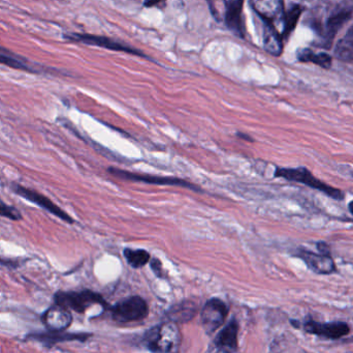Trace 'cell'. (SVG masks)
<instances>
[{
	"mask_svg": "<svg viewBox=\"0 0 353 353\" xmlns=\"http://www.w3.org/2000/svg\"><path fill=\"white\" fill-rule=\"evenodd\" d=\"M182 336L173 321L151 327L144 336V344L152 352H176L180 348Z\"/></svg>",
	"mask_w": 353,
	"mask_h": 353,
	"instance_id": "6da1fadb",
	"label": "cell"
},
{
	"mask_svg": "<svg viewBox=\"0 0 353 353\" xmlns=\"http://www.w3.org/2000/svg\"><path fill=\"white\" fill-rule=\"evenodd\" d=\"M276 178H284L288 182H298L305 184L309 188L314 189L323 193L325 196L334 200L342 201L345 198V193L340 189L334 188L333 186L325 184L323 180H319L313 175L312 172L306 167L283 168L277 167L275 171Z\"/></svg>",
	"mask_w": 353,
	"mask_h": 353,
	"instance_id": "7a4b0ae2",
	"label": "cell"
},
{
	"mask_svg": "<svg viewBox=\"0 0 353 353\" xmlns=\"http://www.w3.org/2000/svg\"><path fill=\"white\" fill-rule=\"evenodd\" d=\"M55 303L56 305L70 309L77 313H85L95 305L101 307L107 306V303L101 294H95L90 290H83L80 292H57L55 294Z\"/></svg>",
	"mask_w": 353,
	"mask_h": 353,
	"instance_id": "3957f363",
	"label": "cell"
},
{
	"mask_svg": "<svg viewBox=\"0 0 353 353\" xmlns=\"http://www.w3.org/2000/svg\"><path fill=\"white\" fill-rule=\"evenodd\" d=\"M112 317L119 323L143 321L149 314L148 305L141 296H130L111 308Z\"/></svg>",
	"mask_w": 353,
	"mask_h": 353,
	"instance_id": "277c9868",
	"label": "cell"
},
{
	"mask_svg": "<svg viewBox=\"0 0 353 353\" xmlns=\"http://www.w3.org/2000/svg\"><path fill=\"white\" fill-rule=\"evenodd\" d=\"M300 329L309 335L317 336L325 340H340L350 334V327L344 321H332V323H319L314 319L301 323Z\"/></svg>",
	"mask_w": 353,
	"mask_h": 353,
	"instance_id": "5b68a950",
	"label": "cell"
},
{
	"mask_svg": "<svg viewBox=\"0 0 353 353\" xmlns=\"http://www.w3.org/2000/svg\"><path fill=\"white\" fill-rule=\"evenodd\" d=\"M65 39L70 41L76 43L86 44V45L97 46V47L103 48V49L112 50V51L124 52V53L132 54V55L140 56V57H146L145 53L141 50L136 49L132 46L125 45L120 43L115 39H110L107 37H99L93 35H82V33H70L65 35Z\"/></svg>",
	"mask_w": 353,
	"mask_h": 353,
	"instance_id": "8992f818",
	"label": "cell"
},
{
	"mask_svg": "<svg viewBox=\"0 0 353 353\" xmlns=\"http://www.w3.org/2000/svg\"><path fill=\"white\" fill-rule=\"evenodd\" d=\"M228 307L219 298H211L201 309V325L207 334H213L225 323Z\"/></svg>",
	"mask_w": 353,
	"mask_h": 353,
	"instance_id": "52a82bcc",
	"label": "cell"
},
{
	"mask_svg": "<svg viewBox=\"0 0 353 353\" xmlns=\"http://www.w3.org/2000/svg\"><path fill=\"white\" fill-rule=\"evenodd\" d=\"M294 256L304 261L307 267L317 275L329 276L338 271L331 254L314 253L308 249L299 248L294 252Z\"/></svg>",
	"mask_w": 353,
	"mask_h": 353,
	"instance_id": "ba28073f",
	"label": "cell"
},
{
	"mask_svg": "<svg viewBox=\"0 0 353 353\" xmlns=\"http://www.w3.org/2000/svg\"><path fill=\"white\" fill-rule=\"evenodd\" d=\"M109 172L116 178L122 180H134V182H145V184H159V186H178L183 188L191 189V190L201 191L194 184L176 178H165V176L149 175V174L132 173V172L124 171L117 168H109Z\"/></svg>",
	"mask_w": 353,
	"mask_h": 353,
	"instance_id": "9c48e42d",
	"label": "cell"
},
{
	"mask_svg": "<svg viewBox=\"0 0 353 353\" xmlns=\"http://www.w3.org/2000/svg\"><path fill=\"white\" fill-rule=\"evenodd\" d=\"M243 6L244 0H223V19L226 27L241 39L246 35Z\"/></svg>",
	"mask_w": 353,
	"mask_h": 353,
	"instance_id": "30bf717a",
	"label": "cell"
},
{
	"mask_svg": "<svg viewBox=\"0 0 353 353\" xmlns=\"http://www.w3.org/2000/svg\"><path fill=\"white\" fill-rule=\"evenodd\" d=\"M12 190H14V193H17L19 196L30 201V202L35 203V204L41 207V209L49 211L52 215L59 218L62 221L68 222V223L70 224L74 223V220H72V217H70L65 211H62L55 203L52 202L49 198L43 196V195L39 194V193L35 192V191L29 190V189L25 188V187L19 186V184H14Z\"/></svg>",
	"mask_w": 353,
	"mask_h": 353,
	"instance_id": "8fae6325",
	"label": "cell"
},
{
	"mask_svg": "<svg viewBox=\"0 0 353 353\" xmlns=\"http://www.w3.org/2000/svg\"><path fill=\"white\" fill-rule=\"evenodd\" d=\"M250 4L263 23L275 26L277 23H283L285 12L283 0H250Z\"/></svg>",
	"mask_w": 353,
	"mask_h": 353,
	"instance_id": "7c38bea8",
	"label": "cell"
},
{
	"mask_svg": "<svg viewBox=\"0 0 353 353\" xmlns=\"http://www.w3.org/2000/svg\"><path fill=\"white\" fill-rule=\"evenodd\" d=\"M239 325L232 319L212 342L210 350L218 352H234L238 350Z\"/></svg>",
	"mask_w": 353,
	"mask_h": 353,
	"instance_id": "4fadbf2b",
	"label": "cell"
},
{
	"mask_svg": "<svg viewBox=\"0 0 353 353\" xmlns=\"http://www.w3.org/2000/svg\"><path fill=\"white\" fill-rule=\"evenodd\" d=\"M353 16V1L344 2L340 4L327 19L325 24V37L331 41L336 33L343 27L346 22Z\"/></svg>",
	"mask_w": 353,
	"mask_h": 353,
	"instance_id": "5bb4252c",
	"label": "cell"
},
{
	"mask_svg": "<svg viewBox=\"0 0 353 353\" xmlns=\"http://www.w3.org/2000/svg\"><path fill=\"white\" fill-rule=\"evenodd\" d=\"M41 319L45 327L51 332L65 331L72 323V316L68 309L59 305L46 311Z\"/></svg>",
	"mask_w": 353,
	"mask_h": 353,
	"instance_id": "9a60e30c",
	"label": "cell"
},
{
	"mask_svg": "<svg viewBox=\"0 0 353 353\" xmlns=\"http://www.w3.org/2000/svg\"><path fill=\"white\" fill-rule=\"evenodd\" d=\"M283 37L277 26L263 23V48L273 56H280L283 51Z\"/></svg>",
	"mask_w": 353,
	"mask_h": 353,
	"instance_id": "2e32d148",
	"label": "cell"
},
{
	"mask_svg": "<svg viewBox=\"0 0 353 353\" xmlns=\"http://www.w3.org/2000/svg\"><path fill=\"white\" fill-rule=\"evenodd\" d=\"M89 335L86 334H68L63 332H51L49 334H37L31 335L30 338L37 341L41 342L47 346H53L60 342L84 341Z\"/></svg>",
	"mask_w": 353,
	"mask_h": 353,
	"instance_id": "e0dca14e",
	"label": "cell"
},
{
	"mask_svg": "<svg viewBox=\"0 0 353 353\" xmlns=\"http://www.w3.org/2000/svg\"><path fill=\"white\" fill-rule=\"evenodd\" d=\"M197 308L193 303L184 302L172 307L167 312L170 321L176 323H184L190 321L196 315Z\"/></svg>",
	"mask_w": 353,
	"mask_h": 353,
	"instance_id": "ac0fdd59",
	"label": "cell"
},
{
	"mask_svg": "<svg viewBox=\"0 0 353 353\" xmlns=\"http://www.w3.org/2000/svg\"><path fill=\"white\" fill-rule=\"evenodd\" d=\"M298 59L302 62H312L323 68H331L332 66L331 56L325 53H316L307 48L299 50Z\"/></svg>",
	"mask_w": 353,
	"mask_h": 353,
	"instance_id": "d6986e66",
	"label": "cell"
},
{
	"mask_svg": "<svg viewBox=\"0 0 353 353\" xmlns=\"http://www.w3.org/2000/svg\"><path fill=\"white\" fill-rule=\"evenodd\" d=\"M336 56L343 61L353 62V27L338 43Z\"/></svg>",
	"mask_w": 353,
	"mask_h": 353,
	"instance_id": "ffe728a7",
	"label": "cell"
},
{
	"mask_svg": "<svg viewBox=\"0 0 353 353\" xmlns=\"http://www.w3.org/2000/svg\"><path fill=\"white\" fill-rule=\"evenodd\" d=\"M302 12L303 10L301 6L294 4L288 12H284L283 23H282L283 24V31H282L283 39H286L292 33V31L296 28V23H298Z\"/></svg>",
	"mask_w": 353,
	"mask_h": 353,
	"instance_id": "44dd1931",
	"label": "cell"
},
{
	"mask_svg": "<svg viewBox=\"0 0 353 353\" xmlns=\"http://www.w3.org/2000/svg\"><path fill=\"white\" fill-rule=\"evenodd\" d=\"M123 253L128 265L134 269H140V267L146 265L150 260V254L147 251L142 250V249H138V250L125 249Z\"/></svg>",
	"mask_w": 353,
	"mask_h": 353,
	"instance_id": "7402d4cb",
	"label": "cell"
},
{
	"mask_svg": "<svg viewBox=\"0 0 353 353\" xmlns=\"http://www.w3.org/2000/svg\"><path fill=\"white\" fill-rule=\"evenodd\" d=\"M0 217L8 218V219L12 220V221H20L22 220V215L18 209L14 207L6 205V203L0 201Z\"/></svg>",
	"mask_w": 353,
	"mask_h": 353,
	"instance_id": "603a6c76",
	"label": "cell"
},
{
	"mask_svg": "<svg viewBox=\"0 0 353 353\" xmlns=\"http://www.w3.org/2000/svg\"><path fill=\"white\" fill-rule=\"evenodd\" d=\"M209 6L212 16L217 21L223 19V0H205Z\"/></svg>",
	"mask_w": 353,
	"mask_h": 353,
	"instance_id": "cb8c5ba5",
	"label": "cell"
},
{
	"mask_svg": "<svg viewBox=\"0 0 353 353\" xmlns=\"http://www.w3.org/2000/svg\"><path fill=\"white\" fill-rule=\"evenodd\" d=\"M0 64H6L12 68H20V70H27L26 64H23L21 60L17 58L12 57V56L6 55V54L0 52Z\"/></svg>",
	"mask_w": 353,
	"mask_h": 353,
	"instance_id": "d4e9b609",
	"label": "cell"
},
{
	"mask_svg": "<svg viewBox=\"0 0 353 353\" xmlns=\"http://www.w3.org/2000/svg\"><path fill=\"white\" fill-rule=\"evenodd\" d=\"M151 267H152L153 271H154L157 277L163 276V265H161V261H159V259H152Z\"/></svg>",
	"mask_w": 353,
	"mask_h": 353,
	"instance_id": "484cf974",
	"label": "cell"
},
{
	"mask_svg": "<svg viewBox=\"0 0 353 353\" xmlns=\"http://www.w3.org/2000/svg\"><path fill=\"white\" fill-rule=\"evenodd\" d=\"M317 250L323 254H331V250H330V246L325 242H317Z\"/></svg>",
	"mask_w": 353,
	"mask_h": 353,
	"instance_id": "4316f807",
	"label": "cell"
},
{
	"mask_svg": "<svg viewBox=\"0 0 353 353\" xmlns=\"http://www.w3.org/2000/svg\"><path fill=\"white\" fill-rule=\"evenodd\" d=\"M165 0H144V6L146 8H152V6H161Z\"/></svg>",
	"mask_w": 353,
	"mask_h": 353,
	"instance_id": "83f0119b",
	"label": "cell"
},
{
	"mask_svg": "<svg viewBox=\"0 0 353 353\" xmlns=\"http://www.w3.org/2000/svg\"><path fill=\"white\" fill-rule=\"evenodd\" d=\"M238 136L241 137L242 139H244V140L252 141V139H251L250 137L246 136V135L244 134H241V133H238Z\"/></svg>",
	"mask_w": 353,
	"mask_h": 353,
	"instance_id": "f1b7e54d",
	"label": "cell"
},
{
	"mask_svg": "<svg viewBox=\"0 0 353 353\" xmlns=\"http://www.w3.org/2000/svg\"><path fill=\"white\" fill-rule=\"evenodd\" d=\"M348 211H350V213L353 216V200L348 203Z\"/></svg>",
	"mask_w": 353,
	"mask_h": 353,
	"instance_id": "f546056e",
	"label": "cell"
}]
</instances>
